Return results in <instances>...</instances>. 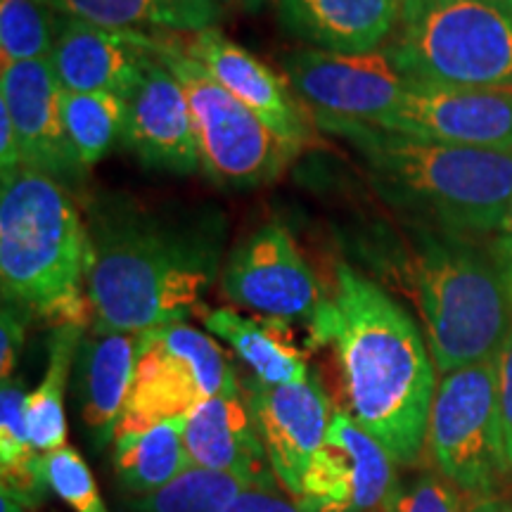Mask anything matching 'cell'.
Returning a JSON list of instances; mask_svg holds the SVG:
<instances>
[{"mask_svg": "<svg viewBox=\"0 0 512 512\" xmlns=\"http://www.w3.org/2000/svg\"><path fill=\"white\" fill-rule=\"evenodd\" d=\"M465 512H512V501L508 498H479Z\"/></svg>", "mask_w": 512, "mask_h": 512, "instance_id": "37", "label": "cell"}, {"mask_svg": "<svg viewBox=\"0 0 512 512\" xmlns=\"http://www.w3.org/2000/svg\"><path fill=\"white\" fill-rule=\"evenodd\" d=\"M380 128L441 145L512 150V88H460L408 83Z\"/></svg>", "mask_w": 512, "mask_h": 512, "instance_id": "12", "label": "cell"}, {"mask_svg": "<svg viewBox=\"0 0 512 512\" xmlns=\"http://www.w3.org/2000/svg\"><path fill=\"white\" fill-rule=\"evenodd\" d=\"M491 252L496 256L498 268H501L505 285H508L510 297H512V202H510L508 214H505V219L501 223V228H498Z\"/></svg>", "mask_w": 512, "mask_h": 512, "instance_id": "36", "label": "cell"}, {"mask_svg": "<svg viewBox=\"0 0 512 512\" xmlns=\"http://www.w3.org/2000/svg\"><path fill=\"white\" fill-rule=\"evenodd\" d=\"M183 48L207 69L211 79L264 121L275 136L297 150L309 140V121L299 95L290 81L275 74L259 57L230 41L216 27L190 34L188 41H183Z\"/></svg>", "mask_w": 512, "mask_h": 512, "instance_id": "17", "label": "cell"}, {"mask_svg": "<svg viewBox=\"0 0 512 512\" xmlns=\"http://www.w3.org/2000/svg\"><path fill=\"white\" fill-rule=\"evenodd\" d=\"M496 389H498V406H501L505 448L512 465V328L505 335L501 349L496 354Z\"/></svg>", "mask_w": 512, "mask_h": 512, "instance_id": "33", "label": "cell"}, {"mask_svg": "<svg viewBox=\"0 0 512 512\" xmlns=\"http://www.w3.org/2000/svg\"><path fill=\"white\" fill-rule=\"evenodd\" d=\"M384 50L411 83L512 88V12L503 0H401Z\"/></svg>", "mask_w": 512, "mask_h": 512, "instance_id": "6", "label": "cell"}, {"mask_svg": "<svg viewBox=\"0 0 512 512\" xmlns=\"http://www.w3.org/2000/svg\"><path fill=\"white\" fill-rule=\"evenodd\" d=\"M221 223L162 219L131 202H98L88 223L93 328L140 335L185 323L219 275Z\"/></svg>", "mask_w": 512, "mask_h": 512, "instance_id": "2", "label": "cell"}, {"mask_svg": "<svg viewBox=\"0 0 512 512\" xmlns=\"http://www.w3.org/2000/svg\"><path fill=\"white\" fill-rule=\"evenodd\" d=\"M124 145L147 169L178 176L200 169L188 95L164 60L147 72L128 100Z\"/></svg>", "mask_w": 512, "mask_h": 512, "instance_id": "18", "label": "cell"}, {"mask_svg": "<svg viewBox=\"0 0 512 512\" xmlns=\"http://www.w3.org/2000/svg\"><path fill=\"white\" fill-rule=\"evenodd\" d=\"M27 320L29 316L22 309L3 302V318H0V380L3 382L15 375L27 335Z\"/></svg>", "mask_w": 512, "mask_h": 512, "instance_id": "32", "label": "cell"}, {"mask_svg": "<svg viewBox=\"0 0 512 512\" xmlns=\"http://www.w3.org/2000/svg\"><path fill=\"white\" fill-rule=\"evenodd\" d=\"M285 74L313 114L366 124H380L411 83L384 48L373 53L297 50L285 60Z\"/></svg>", "mask_w": 512, "mask_h": 512, "instance_id": "11", "label": "cell"}, {"mask_svg": "<svg viewBox=\"0 0 512 512\" xmlns=\"http://www.w3.org/2000/svg\"><path fill=\"white\" fill-rule=\"evenodd\" d=\"M219 5H240V8H249L256 10L266 3V0H216Z\"/></svg>", "mask_w": 512, "mask_h": 512, "instance_id": "38", "label": "cell"}, {"mask_svg": "<svg viewBox=\"0 0 512 512\" xmlns=\"http://www.w3.org/2000/svg\"><path fill=\"white\" fill-rule=\"evenodd\" d=\"M361 155L382 200L453 235L498 233L512 202V150L441 145L366 121L316 114Z\"/></svg>", "mask_w": 512, "mask_h": 512, "instance_id": "3", "label": "cell"}, {"mask_svg": "<svg viewBox=\"0 0 512 512\" xmlns=\"http://www.w3.org/2000/svg\"><path fill=\"white\" fill-rule=\"evenodd\" d=\"M171 36L107 29L79 17H60L50 64L62 91L114 93L131 100L147 72L169 48Z\"/></svg>", "mask_w": 512, "mask_h": 512, "instance_id": "13", "label": "cell"}, {"mask_svg": "<svg viewBox=\"0 0 512 512\" xmlns=\"http://www.w3.org/2000/svg\"><path fill=\"white\" fill-rule=\"evenodd\" d=\"M136 344L138 335L93 328L76 351V401L95 448H105L117 437L136 370Z\"/></svg>", "mask_w": 512, "mask_h": 512, "instance_id": "20", "label": "cell"}, {"mask_svg": "<svg viewBox=\"0 0 512 512\" xmlns=\"http://www.w3.org/2000/svg\"><path fill=\"white\" fill-rule=\"evenodd\" d=\"M427 448L439 475L472 496L489 498L512 472L494 358L441 375L427 427Z\"/></svg>", "mask_w": 512, "mask_h": 512, "instance_id": "8", "label": "cell"}, {"mask_svg": "<svg viewBox=\"0 0 512 512\" xmlns=\"http://www.w3.org/2000/svg\"><path fill=\"white\" fill-rule=\"evenodd\" d=\"M394 458L349 413L335 411L294 503L302 512H370L396 486Z\"/></svg>", "mask_w": 512, "mask_h": 512, "instance_id": "14", "label": "cell"}, {"mask_svg": "<svg viewBox=\"0 0 512 512\" xmlns=\"http://www.w3.org/2000/svg\"><path fill=\"white\" fill-rule=\"evenodd\" d=\"M86 328L60 325L48 339V366L43 380L27 392V425L31 441L46 456L67 446V418H64V389L76 361V351Z\"/></svg>", "mask_w": 512, "mask_h": 512, "instance_id": "26", "label": "cell"}, {"mask_svg": "<svg viewBox=\"0 0 512 512\" xmlns=\"http://www.w3.org/2000/svg\"><path fill=\"white\" fill-rule=\"evenodd\" d=\"M164 64L188 95L200 171L226 190H252L271 183L297 155V147L278 138L249 107L235 100L200 62L171 38Z\"/></svg>", "mask_w": 512, "mask_h": 512, "instance_id": "7", "label": "cell"}, {"mask_svg": "<svg viewBox=\"0 0 512 512\" xmlns=\"http://www.w3.org/2000/svg\"><path fill=\"white\" fill-rule=\"evenodd\" d=\"M204 328L226 342L235 356L252 370L259 382L292 384L309 377L306 356L294 342L290 323L271 316H242L235 309H211L204 313Z\"/></svg>", "mask_w": 512, "mask_h": 512, "instance_id": "22", "label": "cell"}, {"mask_svg": "<svg viewBox=\"0 0 512 512\" xmlns=\"http://www.w3.org/2000/svg\"><path fill=\"white\" fill-rule=\"evenodd\" d=\"M185 446L192 465L238 477L249 489L278 491L266 448L242 392L211 396L188 413Z\"/></svg>", "mask_w": 512, "mask_h": 512, "instance_id": "19", "label": "cell"}, {"mask_svg": "<svg viewBox=\"0 0 512 512\" xmlns=\"http://www.w3.org/2000/svg\"><path fill=\"white\" fill-rule=\"evenodd\" d=\"M242 396L280 489L297 501L306 470L335 415L323 384L309 375L304 382L271 387L249 377L242 382Z\"/></svg>", "mask_w": 512, "mask_h": 512, "instance_id": "15", "label": "cell"}, {"mask_svg": "<svg viewBox=\"0 0 512 512\" xmlns=\"http://www.w3.org/2000/svg\"><path fill=\"white\" fill-rule=\"evenodd\" d=\"M0 479L3 494L31 510L48 494L46 456L34 446L27 425V392L22 382L5 380L0 387Z\"/></svg>", "mask_w": 512, "mask_h": 512, "instance_id": "25", "label": "cell"}, {"mask_svg": "<svg viewBox=\"0 0 512 512\" xmlns=\"http://www.w3.org/2000/svg\"><path fill=\"white\" fill-rule=\"evenodd\" d=\"M238 392L242 384L226 351L207 332L188 323L145 330L138 335L131 394L117 434L185 418L211 396Z\"/></svg>", "mask_w": 512, "mask_h": 512, "instance_id": "9", "label": "cell"}, {"mask_svg": "<svg viewBox=\"0 0 512 512\" xmlns=\"http://www.w3.org/2000/svg\"><path fill=\"white\" fill-rule=\"evenodd\" d=\"M311 328L335 344L351 418L396 465L418 463L439 384L418 323L380 285L339 266L335 294Z\"/></svg>", "mask_w": 512, "mask_h": 512, "instance_id": "1", "label": "cell"}, {"mask_svg": "<svg viewBox=\"0 0 512 512\" xmlns=\"http://www.w3.org/2000/svg\"><path fill=\"white\" fill-rule=\"evenodd\" d=\"M60 17L53 0H0L3 64L50 60Z\"/></svg>", "mask_w": 512, "mask_h": 512, "instance_id": "28", "label": "cell"}, {"mask_svg": "<svg viewBox=\"0 0 512 512\" xmlns=\"http://www.w3.org/2000/svg\"><path fill=\"white\" fill-rule=\"evenodd\" d=\"M62 15L86 19L107 29L145 34H197L221 19L216 0H53Z\"/></svg>", "mask_w": 512, "mask_h": 512, "instance_id": "23", "label": "cell"}, {"mask_svg": "<svg viewBox=\"0 0 512 512\" xmlns=\"http://www.w3.org/2000/svg\"><path fill=\"white\" fill-rule=\"evenodd\" d=\"M62 121L76 157L88 169L124 140L128 100L114 93L62 91Z\"/></svg>", "mask_w": 512, "mask_h": 512, "instance_id": "27", "label": "cell"}, {"mask_svg": "<svg viewBox=\"0 0 512 512\" xmlns=\"http://www.w3.org/2000/svg\"><path fill=\"white\" fill-rule=\"evenodd\" d=\"M401 0H278L292 36L325 53H373L387 46Z\"/></svg>", "mask_w": 512, "mask_h": 512, "instance_id": "21", "label": "cell"}, {"mask_svg": "<svg viewBox=\"0 0 512 512\" xmlns=\"http://www.w3.org/2000/svg\"><path fill=\"white\" fill-rule=\"evenodd\" d=\"M249 486L238 477L192 465L155 494L140 498L138 512H228Z\"/></svg>", "mask_w": 512, "mask_h": 512, "instance_id": "29", "label": "cell"}, {"mask_svg": "<svg viewBox=\"0 0 512 512\" xmlns=\"http://www.w3.org/2000/svg\"><path fill=\"white\" fill-rule=\"evenodd\" d=\"M503 3H505V5H508V10L512 12V0H503Z\"/></svg>", "mask_w": 512, "mask_h": 512, "instance_id": "40", "label": "cell"}, {"mask_svg": "<svg viewBox=\"0 0 512 512\" xmlns=\"http://www.w3.org/2000/svg\"><path fill=\"white\" fill-rule=\"evenodd\" d=\"M46 477L50 491L74 512H110L102 501L91 467L74 446L46 453Z\"/></svg>", "mask_w": 512, "mask_h": 512, "instance_id": "30", "label": "cell"}, {"mask_svg": "<svg viewBox=\"0 0 512 512\" xmlns=\"http://www.w3.org/2000/svg\"><path fill=\"white\" fill-rule=\"evenodd\" d=\"M408 280L439 375L496 358L512 328V297L494 252L463 235L420 230Z\"/></svg>", "mask_w": 512, "mask_h": 512, "instance_id": "5", "label": "cell"}, {"mask_svg": "<svg viewBox=\"0 0 512 512\" xmlns=\"http://www.w3.org/2000/svg\"><path fill=\"white\" fill-rule=\"evenodd\" d=\"M228 512H302L299 505L290 496L280 491L266 489H247L242 496L230 505Z\"/></svg>", "mask_w": 512, "mask_h": 512, "instance_id": "35", "label": "cell"}, {"mask_svg": "<svg viewBox=\"0 0 512 512\" xmlns=\"http://www.w3.org/2000/svg\"><path fill=\"white\" fill-rule=\"evenodd\" d=\"M22 166L24 162L15 124H12L10 110L5 107V102H0V181H8Z\"/></svg>", "mask_w": 512, "mask_h": 512, "instance_id": "34", "label": "cell"}, {"mask_svg": "<svg viewBox=\"0 0 512 512\" xmlns=\"http://www.w3.org/2000/svg\"><path fill=\"white\" fill-rule=\"evenodd\" d=\"M384 512H465L456 486L441 475H420L411 484H396Z\"/></svg>", "mask_w": 512, "mask_h": 512, "instance_id": "31", "label": "cell"}, {"mask_svg": "<svg viewBox=\"0 0 512 512\" xmlns=\"http://www.w3.org/2000/svg\"><path fill=\"white\" fill-rule=\"evenodd\" d=\"M0 510L3 512H27L24 505H19L17 501H12L8 496H0Z\"/></svg>", "mask_w": 512, "mask_h": 512, "instance_id": "39", "label": "cell"}, {"mask_svg": "<svg viewBox=\"0 0 512 512\" xmlns=\"http://www.w3.org/2000/svg\"><path fill=\"white\" fill-rule=\"evenodd\" d=\"M185 422L188 415L114 437V472L131 494L143 498L155 494L192 467Z\"/></svg>", "mask_w": 512, "mask_h": 512, "instance_id": "24", "label": "cell"}, {"mask_svg": "<svg viewBox=\"0 0 512 512\" xmlns=\"http://www.w3.org/2000/svg\"><path fill=\"white\" fill-rule=\"evenodd\" d=\"M0 102L10 110L22 162L60 183L81 181L79 162L62 121V86L50 60L3 64Z\"/></svg>", "mask_w": 512, "mask_h": 512, "instance_id": "16", "label": "cell"}, {"mask_svg": "<svg viewBox=\"0 0 512 512\" xmlns=\"http://www.w3.org/2000/svg\"><path fill=\"white\" fill-rule=\"evenodd\" d=\"M221 290L240 309L287 323L306 320L313 325L328 302L309 261L280 223H266L233 249Z\"/></svg>", "mask_w": 512, "mask_h": 512, "instance_id": "10", "label": "cell"}, {"mask_svg": "<svg viewBox=\"0 0 512 512\" xmlns=\"http://www.w3.org/2000/svg\"><path fill=\"white\" fill-rule=\"evenodd\" d=\"M88 226L64 183L22 166L0 185L3 302L53 328H86Z\"/></svg>", "mask_w": 512, "mask_h": 512, "instance_id": "4", "label": "cell"}]
</instances>
